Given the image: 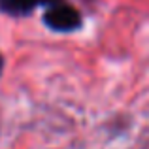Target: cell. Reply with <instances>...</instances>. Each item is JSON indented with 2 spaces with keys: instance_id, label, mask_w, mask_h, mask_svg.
Listing matches in <instances>:
<instances>
[{
  "instance_id": "1",
  "label": "cell",
  "mask_w": 149,
  "mask_h": 149,
  "mask_svg": "<svg viewBox=\"0 0 149 149\" xmlns=\"http://www.w3.org/2000/svg\"><path fill=\"white\" fill-rule=\"evenodd\" d=\"M44 23L51 30L70 32V30L79 29L81 15L76 8L68 6V4H64V2H58V4H55V6L47 8V11L44 13Z\"/></svg>"
},
{
  "instance_id": "2",
  "label": "cell",
  "mask_w": 149,
  "mask_h": 149,
  "mask_svg": "<svg viewBox=\"0 0 149 149\" xmlns=\"http://www.w3.org/2000/svg\"><path fill=\"white\" fill-rule=\"evenodd\" d=\"M62 2V0H0V10L8 15H15V17H21V15L30 13L32 10H36L42 4H47V6H55V4Z\"/></svg>"
},
{
  "instance_id": "3",
  "label": "cell",
  "mask_w": 149,
  "mask_h": 149,
  "mask_svg": "<svg viewBox=\"0 0 149 149\" xmlns=\"http://www.w3.org/2000/svg\"><path fill=\"white\" fill-rule=\"evenodd\" d=\"M0 72H2V57H0Z\"/></svg>"
}]
</instances>
